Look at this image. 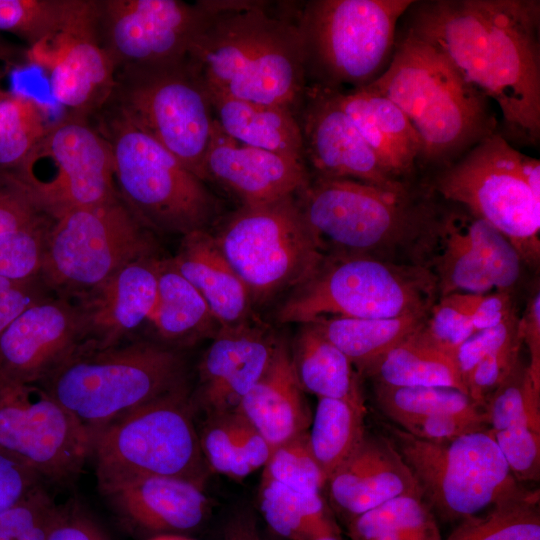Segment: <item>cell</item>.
Masks as SVG:
<instances>
[{"label":"cell","mask_w":540,"mask_h":540,"mask_svg":"<svg viewBox=\"0 0 540 540\" xmlns=\"http://www.w3.org/2000/svg\"><path fill=\"white\" fill-rule=\"evenodd\" d=\"M203 14L201 0H97L99 40L116 71L186 60Z\"/></svg>","instance_id":"cell-17"},{"label":"cell","mask_w":540,"mask_h":540,"mask_svg":"<svg viewBox=\"0 0 540 540\" xmlns=\"http://www.w3.org/2000/svg\"><path fill=\"white\" fill-rule=\"evenodd\" d=\"M223 540H262L255 520L246 514H239L228 524Z\"/></svg>","instance_id":"cell-57"},{"label":"cell","mask_w":540,"mask_h":540,"mask_svg":"<svg viewBox=\"0 0 540 540\" xmlns=\"http://www.w3.org/2000/svg\"><path fill=\"white\" fill-rule=\"evenodd\" d=\"M487 429L515 479H540V386L520 360L484 406Z\"/></svg>","instance_id":"cell-25"},{"label":"cell","mask_w":540,"mask_h":540,"mask_svg":"<svg viewBox=\"0 0 540 540\" xmlns=\"http://www.w3.org/2000/svg\"><path fill=\"white\" fill-rule=\"evenodd\" d=\"M93 433L38 383L0 378V449L42 479L75 478Z\"/></svg>","instance_id":"cell-16"},{"label":"cell","mask_w":540,"mask_h":540,"mask_svg":"<svg viewBox=\"0 0 540 540\" xmlns=\"http://www.w3.org/2000/svg\"><path fill=\"white\" fill-rule=\"evenodd\" d=\"M414 0H310L296 5L307 85L356 90L389 65Z\"/></svg>","instance_id":"cell-7"},{"label":"cell","mask_w":540,"mask_h":540,"mask_svg":"<svg viewBox=\"0 0 540 540\" xmlns=\"http://www.w3.org/2000/svg\"><path fill=\"white\" fill-rule=\"evenodd\" d=\"M522 345L523 342L518 331L516 339L487 355L472 370L465 381V388L468 396L480 408L484 409L489 397L507 379L521 360Z\"/></svg>","instance_id":"cell-48"},{"label":"cell","mask_w":540,"mask_h":540,"mask_svg":"<svg viewBox=\"0 0 540 540\" xmlns=\"http://www.w3.org/2000/svg\"><path fill=\"white\" fill-rule=\"evenodd\" d=\"M345 527L351 540H443L438 520L420 492L391 499Z\"/></svg>","instance_id":"cell-38"},{"label":"cell","mask_w":540,"mask_h":540,"mask_svg":"<svg viewBox=\"0 0 540 540\" xmlns=\"http://www.w3.org/2000/svg\"><path fill=\"white\" fill-rule=\"evenodd\" d=\"M99 131L112 149L118 194L147 229L182 236L209 230L219 203L203 180L111 109Z\"/></svg>","instance_id":"cell-8"},{"label":"cell","mask_w":540,"mask_h":540,"mask_svg":"<svg viewBox=\"0 0 540 540\" xmlns=\"http://www.w3.org/2000/svg\"><path fill=\"white\" fill-rule=\"evenodd\" d=\"M41 223L0 235V276L32 279L41 270L44 244Z\"/></svg>","instance_id":"cell-46"},{"label":"cell","mask_w":540,"mask_h":540,"mask_svg":"<svg viewBox=\"0 0 540 540\" xmlns=\"http://www.w3.org/2000/svg\"><path fill=\"white\" fill-rule=\"evenodd\" d=\"M364 375L374 384L444 386L467 394L454 357L421 341L416 332L374 362Z\"/></svg>","instance_id":"cell-36"},{"label":"cell","mask_w":540,"mask_h":540,"mask_svg":"<svg viewBox=\"0 0 540 540\" xmlns=\"http://www.w3.org/2000/svg\"><path fill=\"white\" fill-rule=\"evenodd\" d=\"M58 508L39 485L0 512V540H48Z\"/></svg>","instance_id":"cell-45"},{"label":"cell","mask_w":540,"mask_h":540,"mask_svg":"<svg viewBox=\"0 0 540 540\" xmlns=\"http://www.w3.org/2000/svg\"><path fill=\"white\" fill-rule=\"evenodd\" d=\"M48 540H110L104 530L75 502L59 506Z\"/></svg>","instance_id":"cell-53"},{"label":"cell","mask_w":540,"mask_h":540,"mask_svg":"<svg viewBox=\"0 0 540 540\" xmlns=\"http://www.w3.org/2000/svg\"><path fill=\"white\" fill-rule=\"evenodd\" d=\"M278 340L256 321L220 327L199 363L197 399L208 415L237 409L268 369Z\"/></svg>","instance_id":"cell-21"},{"label":"cell","mask_w":540,"mask_h":540,"mask_svg":"<svg viewBox=\"0 0 540 540\" xmlns=\"http://www.w3.org/2000/svg\"><path fill=\"white\" fill-rule=\"evenodd\" d=\"M518 321L515 314L496 327L476 331L458 347L454 360L464 386L468 376L482 359L518 337Z\"/></svg>","instance_id":"cell-50"},{"label":"cell","mask_w":540,"mask_h":540,"mask_svg":"<svg viewBox=\"0 0 540 540\" xmlns=\"http://www.w3.org/2000/svg\"><path fill=\"white\" fill-rule=\"evenodd\" d=\"M316 540H342L341 536H327Z\"/></svg>","instance_id":"cell-61"},{"label":"cell","mask_w":540,"mask_h":540,"mask_svg":"<svg viewBox=\"0 0 540 540\" xmlns=\"http://www.w3.org/2000/svg\"><path fill=\"white\" fill-rule=\"evenodd\" d=\"M518 331L523 344L528 347L530 375L540 386V291L537 289L528 299L522 317L518 321Z\"/></svg>","instance_id":"cell-56"},{"label":"cell","mask_w":540,"mask_h":540,"mask_svg":"<svg viewBox=\"0 0 540 540\" xmlns=\"http://www.w3.org/2000/svg\"><path fill=\"white\" fill-rule=\"evenodd\" d=\"M149 322L162 344L170 347L212 339L221 327L206 301L171 259L158 262L157 301Z\"/></svg>","instance_id":"cell-31"},{"label":"cell","mask_w":540,"mask_h":540,"mask_svg":"<svg viewBox=\"0 0 540 540\" xmlns=\"http://www.w3.org/2000/svg\"><path fill=\"white\" fill-rule=\"evenodd\" d=\"M39 212L16 174L0 170V235L40 224Z\"/></svg>","instance_id":"cell-49"},{"label":"cell","mask_w":540,"mask_h":540,"mask_svg":"<svg viewBox=\"0 0 540 540\" xmlns=\"http://www.w3.org/2000/svg\"><path fill=\"white\" fill-rule=\"evenodd\" d=\"M258 503L269 528L287 540L341 536L340 525L323 493L261 480Z\"/></svg>","instance_id":"cell-35"},{"label":"cell","mask_w":540,"mask_h":540,"mask_svg":"<svg viewBox=\"0 0 540 540\" xmlns=\"http://www.w3.org/2000/svg\"><path fill=\"white\" fill-rule=\"evenodd\" d=\"M97 480L100 492L114 509L148 531L192 530L204 521L209 511L204 487L183 478L123 474Z\"/></svg>","instance_id":"cell-24"},{"label":"cell","mask_w":540,"mask_h":540,"mask_svg":"<svg viewBox=\"0 0 540 540\" xmlns=\"http://www.w3.org/2000/svg\"><path fill=\"white\" fill-rule=\"evenodd\" d=\"M428 314L389 319L327 317L308 324L340 349L358 373L364 374L379 358L417 332Z\"/></svg>","instance_id":"cell-34"},{"label":"cell","mask_w":540,"mask_h":540,"mask_svg":"<svg viewBox=\"0 0 540 540\" xmlns=\"http://www.w3.org/2000/svg\"><path fill=\"white\" fill-rule=\"evenodd\" d=\"M40 272L66 289H95L121 267L152 257V240L120 196L55 217Z\"/></svg>","instance_id":"cell-14"},{"label":"cell","mask_w":540,"mask_h":540,"mask_svg":"<svg viewBox=\"0 0 540 540\" xmlns=\"http://www.w3.org/2000/svg\"><path fill=\"white\" fill-rule=\"evenodd\" d=\"M297 117L311 177L351 179L391 189L413 184L384 169L342 108L338 90L308 84Z\"/></svg>","instance_id":"cell-18"},{"label":"cell","mask_w":540,"mask_h":540,"mask_svg":"<svg viewBox=\"0 0 540 540\" xmlns=\"http://www.w3.org/2000/svg\"><path fill=\"white\" fill-rule=\"evenodd\" d=\"M199 440L209 471L235 480L263 468L272 451L236 410L208 415Z\"/></svg>","instance_id":"cell-33"},{"label":"cell","mask_w":540,"mask_h":540,"mask_svg":"<svg viewBox=\"0 0 540 540\" xmlns=\"http://www.w3.org/2000/svg\"><path fill=\"white\" fill-rule=\"evenodd\" d=\"M52 122L36 98L10 92L0 101V170L15 172L44 137Z\"/></svg>","instance_id":"cell-42"},{"label":"cell","mask_w":540,"mask_h":540,"mask_svg":"<svg viewBox=\"0 0 540 540\" xmlns=\"http://www.w3.org/2000/svg\"><path fill=\"white\" fill-rule=\"evenodd\" d=\"M95 4L96 0H0V31L32 47L90 15Z\"/></svg>","instance_id":"cell-41"},{"label":"cell","mask_w":540,"mask_h":540,"mask_svg":"<svg viewBox=\"0 0 540 540\" xmlns=\"http://www.w3.org/2000/svg\"><path fill=\"white\" fill-rule=\"evenodd\" d=\"M105 108L148 134L206 182L204 159L214 116L210 99L186 60L117 70Z\"/></svg>","instance_id":"cell-13"},{"label":"cell","mask_w":540,"mask_h":540,"mask_svg":"<svg viewBox=\"0 0 540 540\" xmlns=\"http://www.w3.org/2000/svg\"><path fill=\"white\" fill-rule=\"evenodd\" d=\"M420 492L388 437L366 432L354 452L328 477L326 500L345 526L357 516L398 496Z\"/></svg>","instance_id":"cell-23"},{"label":"cell","mask_w":540,"mask_h":540,"mask_svg":"<svg viewBox=\"0 0 540 540\" xmlns=\"http://www.w3.org/2000/svg\"><path fill=\"white\" fill-rule=\"evenodd\" d=\"M10 50H8V48L4 45H2V43H0V63H9V58H10ZM2 69L0 68V101L6 97L10 92L12 91H7L5 90L4 88H2V83H1V80H2V73H1Z\"/></svg>","instance_id":"cell-59"},{"label":"cell","mask_w":540,"mask_h":540,"mask_svg":"<svg viewBox=\"0 0 540 540\" xmlns=\"http://www.w3.org/2000/svg\"><path fill=\"white\" fill-rule=\"evenodd\" d=\"M374 395L378 408L394 424L441 415L485 416L465 392L452 387L374 384Z\"/></svg>","instance_id":"cell-40"},{"label":"cell","mask_w":540,"mask_h":540,"mask_svg":"<svg viewBox=\"0 0 540 540\" xmlns=\"http://www.w3.org/2000/svg\"><path fill=\"white\" fill-rule=\"evenodd\" d=\"M395 425L412 436L427 441L449 440L470 432L487 429L485 416L441 415L404 420Z\"/></svg>","instance_id":"cell-52"},{"label":"cell","mask_w":540,"mask_h":540,"mask_svg":"<svg viewBox=\"0 0 540 540\" xmlns=\"http://www.w3.org/2000/svg\"><path fill=\"white\" fill-rule=\"evenodd\" d=\"M364 404L318 398L308 430L310 450L328 477L359 446L366 434Z\"/></svg>","instance_id":"cell-37"},{"label":"cell","mask_w":540,"mask_h":540,"mask_svg":"<svg viewBox=\"0 0 540 540\" xmlns=\"http://www.w3.org/2000/svg\"><path fill=\"white\" fill-rule=\"evenodd\" d=\"M384 428L437 520L458 524L526 487L513 476L488 429L427 441L396 425Z\"/></svg>","instance_id":"cell-9"},{"label":"cell","mask_w":540,"mask_h":540,"mask_svg":"<svg viewBox=\"0 0 540 540\" xmlns=\"http://www.w3.org/2000/svg\"><path fill=\"white\" fill-rule=\"evenodd\" d=\"M429 268L365 254H326L279 307V323L321 318L389 319L429 312L437 293Z\"/></svg>","instance_id":"cell-6"},{"label":"cell","mask_w":540,"mask_h":540,"mask_svg":"<svg viewBox=\"0 0 540 540\" xmlns=\"http://www.w3.org/2000/svg\"><path fill=\"white\" fill-rule=\"evenodd\" d=\"M41 301L31 279L16 280L0 276V336L26 309Z\"/></svg>","instance_id":"cell-55"},{"label":"cell","mask_w":540,"mask_h":540,"mask_svg":"<svg viewBox=\"0 0 540 540\" xmlns=\"http://www.w3.org/2000/svg\"><path fill=\"white\" fill-rule=\"evenodd\" d=\"M262 469L261 480L324 494L326 477L310 450L308 431L273 448Z\"/></svg>","instance_id":"cell-44"},{"label":"cell","mask_w":540,"mask_h":540,"mask_svg":"<svg viewBox=\"0 0 540 540\" xmlns=\"http://www.w3.org/2000/svg\"><path fill=\"white\" fill-rule=\"evenodd\" d=\"M171 261L200 293L221 327L256 321L248 289L209 230L182 236L177 254Z\"/></svg>","instance_id":"cell-29"},{"label":"cell","mask_w":540,"mask_h":540,"mask_svg":"<svg viewBox=\"0 0 540 540\" xmlns=\"http://www.w3.org/2000/svg\"><path fill=\"white\" fill-rule=\"evenodd\" d=\"M521 174L534 197L540 200V161L522 152L519 154Z\"/></svg>","instance_id":"cell-58"},{"label":"cell","mask_w":540,"mask_h":540,"mask_svg":"<svg viewBox=\"0 0 540 540\" xmlns=\"http://www.w3.org/2000/svg\"><path fill=\"white\" fill-rule=\"evenodd\" d=\"M84 313L63 301L41 300L0 336V378L40 383L82 345Z\"/></svg>","instance_id":"cell-20"},{"label":"cell","mask_w":540,"mask_h":540,"mask_svg":"<svg viewBox=\"0 0 540 540\" xmlns=\"http://www.w3.org/2000/svg\"><path fill=\"white\" fill-rule=\"evenodd\" d=\"M208 97L214 120L227 136L248 146L304 161L295 112L279 105L217 95Z\"/></svg>","instance_id":"cell-30"},{"label":"cell","mask_w":540,"mask_h":540,"mask_svg":"<svg viewBox=\"0 0 540 540\" xmlns=\"http://www.w3.org/2000/svg\"><path fill=\"white\" fill-rule=\"evenodd\" d=\"M339 100L384 169L399 181L413 182L420 172L422 142L402 110L364 88L339 91Z\"/></svg>","instance_id":"cell-28"},{"label":"cell","mask_w":540,"mask_h":540,"mask_svg":"<svg viewBox=\"0 0 540 540\" xmlns=\"http://www.w3.org/2000/svg\"><path fill=\"white\" fill-rule=\"evenodd\" d=\"M14 173L40 211L54 217L119 197L109 141L88 119L69 114L51 123Z\"/></svg>","instance_id":"cell-15"},{"label":"cell","mask_w":540,"mask_h":540,"mask_svg":"<svg viewBox=\"0 0 540 540\" xmlns=\"http://www.w3.org/2000/svg\"><path fill=\"white\" fill-rule=\"evenodd\" d=\"M236 411L272 449L309 430L312 415L284 340H278L268 369Z\"/></svg>","instance_id":"cell-27"},{"label":"cell","mask_w":540,"mask_h":540,"mask_svg":"<svg viewBox=\"0 0 540 540\" xmlns=\"http://www.w3.org/2000/svg\"><path fill=\"white\" fill-rule=\"evenodd\" d=\"M149 540H193L191 538L182 536L180 534L175 533H160Z\"/></svg>","instance_id":"cell-60"},{"label":"cell","mask_w":540,"mask_h":540,"mask_svg":"<svg viewBox=\"0 0 540 540\" xmlns=\"http://www.w3.org/2000/svg\"><path fill=\"white\" fill-rule=\"evenodd\" d=\"M473 333L475 330L469 316L447 297H441L440 301L431 307L416 336L454 357L458 347Z\"/></svg>","instance_id":"cell-47"},{"label":"cell","mask_w":540,"mask_h":540,"mask_svg":"<svg viewBox=\"0 0 540 540\" xmlns=\"http://www.w3.org/2000/svg\"><path fill=\"white\" fill-rule=\"evenodd\" d=\"M159 259L146 257L126 264L95 288L84 313L86 346L107 349L150 320L157 301Z\"/></svg>","instance_id":"cell-26"},{"label":"cell","mask_w":540,"mask_h":540,"mask_svg":"<svg viewBox=\"0 0 540 540\" xmlns=\"http://www.w3.org/2000/svg\"><path fill=\"white\" fill-rule=\"evenodd\" d=\"M453 209L463 233L484 264L494 288L507 291L513 287L520 277L522 262L516 248L485 220L459 205H455Z\"/></svg>","instance_id":"cell-43"},{"label":"cell","mask_w":540,"mask_h":540,"mask_svg":"<svg viewBox=\"0 0 540 540\" xmlns=\"http://www.w3.org/2000/svg\"><path fill=\"white\" fill-rule=\"evenodd\" d=\"M42 484V478L0 449V512Z\"/></svg>","instance_id":"cell-54"},{"label":"cell","mask_w":540,"mask_h":540,"mask_svg":"<svg viewBox=\"0 0 540 540\" xmlns=\"http://www.w3.org/2000/svg\"><path fill=\"white\" fill-rule=\"evenodd\" d=\"M212 235L248 289L253 305L297 287L325 256L295 194L268 203L243 205L227 216Z\"/></svg>","instance_id":"cell-10"},{"label":"cell","mask_w":540,"mask_h":540,"mask_svg":"<svg viewBox=\"0 0 540 540\" xmlns=\"http://www.w3.org/2000/svg\"><path fill=\"white\" fill-rule=\"evenodd\" d=\"M290 352L304 393L364 404L358 371L312 324H303Z\"/></svg>","instance_id":"cell-32"},{"label":"cell","mask_w":540,"mask_h":540,"mask_svg":"<svg viewBox=\"0 0 540 540\" xmlns=\"http://www.w3.org/2000/svg\"><path fill=\"white\" fill-rule=\"evenodd\" d=\"M427 187L391 189L344 178L310 177L295 196L324 254H365L430 244L440 206Z\"/></svg>","instance_id":"cell-4"},{"label":"cell","mask_w":540,"mask_h":540,"mask_svg":"<svg viewBox=\"0 0 540 540\" xmlns=\"http://www.w3.org/2000/svg\"><path fill=\"white\" fill-rule=\"evenodd\" d=\"M539 502V488L524 487L458 523L446 540H540Z\"/></svg>","instance_id":"cell-39"},{"label":"cell","mask_w":540,"mask_h":540,"mask_svg":"<svg viewBox=\"0 0 540 540\" xmlns=\"http://www.w3.org/2000/svg\"><path fill=\"white\" fill-rule=\"evenodd\" d=\"M205 181H213L243 205L296 194L310 181L304 161L255 148L227 136L214 120L204 159Z\"/></svg>","instance_id":"cell-22"},{"label":"cell","mask_w":540,"mask_h":540,"mask_svg":"<svg viewBox=\"0 0 540 540\" xmlns=\"http://www.w3.org/2000/svg\"><path fill=\"white\" fill-rule=\"evenodd\" d=\"M201 2L186 64L207 95L279 105L298 115L307 79L294 10L274 13L261 0Z\"/></svg>","instance_id":"cell-2"},{"label":"cell","mask_w":540,"mask_h":540,"mask_svg":"<svg viewBox=\"0 0 540 540\" xmlns=\"http://www.w3.org/2000/svg\"><path fill=\"white\" fill-rule=\"evenodd\" d=\"M447 297L455 306L466 313L475 332L496 327L515 315L511 296L507 291L472 294L454 293Z\"/></svg>","instance_id":"cell-51"},{"label":"cell","mask_w":540,"mask_h":540,"mask_svg":"<svg viewBox=\"0 0 540 540\" xmlns=\"http://www.w3.org/2000/svg\"><path fill=\"white\" fill-rule=\"evenodd\" d=\"M520 151L499 132L483 139L450 165L429 175L428 188L499 230L522 261L540 256V200L519 168Z\"/></svg>","instance_id":"cell-11"},{"label":"cell","mask_w":540,"mask_h":540,"mask_svg":"<svg viewBox=\"0 0 540 540\" xmlns=\"http://www.w3.org/2000/svg\"><path fill=\"white\" fill-rule=\"evenodd\" d=\"M363 88L406 115L422 142L420 171L429 175L499 131L492 102L439 49L403 29L385 71Z\"/></svg>","instance_id":"cell-3"},{"label":"cell","mask_w":540,"mask_h":540,"mask_svg":"<svg viewBox=\"0 0 540 540\" xmlns=\"http://www.w3.org/2000/svg\"><path fill=\"white\" fill-rule=\"evenodd\" d=\"M38 384L94 435L184 385V362L162 343L100 350L82 345Z\"/></svg>","instance_id":"cell-5"},{"label":"cell","mask_w":540,"mask_h":540,"mask_svg":"<svg viewBox=\"0 0 540 540\" xmlns=\"http://www.w3.org/2000/svg\"><path fill=\"white\" fill-rule=\"evenodd\" d=\"M193 405L182 385L131 411L93 435L97 478L146 474L205 486L204 460Z\"/></svg>","instance_id":"cell-12"},{"label":"cell","mask_w":540,"mask_h":540,"mask_svg":"<svg viewBox=\"0 0 540 540\" xmlns=\"http://www.w3.org/2000/svg\"><path fill=\"white\" fill-rule=\"evenodd\" d=\"M401 21L497 104L498 132L511 145L538 147L539 0H414Z\"/></svg>","instance_id":"cell-1"},{"label":"cell","mask_w":540,"mask_h":540,"mask_svg":"<svg viewBox=\"0 0 540 540\" xmlns=\"http://www.w3.org/2000/svg\"><path fill=\"white\" fill-rule=\"evenodd\" d=\"M27 59L48 72L51 95L66 114L88 119L109 102L116 68L98 37L97 0L89 16L30 47Z\"/></svg>","instance_id":"cell-19"}]
</instances>
